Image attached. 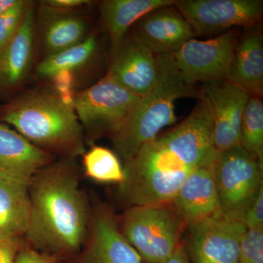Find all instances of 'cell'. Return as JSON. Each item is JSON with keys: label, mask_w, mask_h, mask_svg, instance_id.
<instances>
[{"label": "cell", "mask_w": 263, "mask_h": 263, "mask_svg": "<svg viewBox=\"0 0 263 263\" xmlns=\"http://www.w3.org/2000/svg\"><path fill=\"white\" fill-rule=\"evenodd\" d=\"M29 219L24 237L32 248L58 256L76 253L89 233V205L74 160H54L29 184Z\"/></svg>", "instance_id": "obj_1"}, {"label": "cell", "mask_w": 263, "mask_h": 263, "mask_svg": "<svg viewBox=\"0 0 263 263\" xmlns=\"http://www.w3.org/2000/svg\"><path fill=\"white\" fill-rule=\"evenodd\" d=\"M0 122L37 148L62 159L82 156L85 136L75 110L55 93L32 91L0 106Z\"/></svg>", "instance_id": "obj_2"}, {"label": "cell", "mask_w": 263, "mask_h": 263, "mask_svg": "<svg viewBox=\"0 0 263 263\" xmlns=\"http://www.w3.org/2000/svg\"><path fill=\"white\" fill-rule=\"evenodd\" d=\"M156 56L158 75L155 86L140 98L119 130L110 138L115 153L124 162L143 145L156 139L164 127L176 122V100L200 96V90L183 80L174 55Z\"/></svg>", "instance_id": "obj_3"}, {"label": "cell", "mask_w": 263, "mask_h": 263, "mask_svg": "<svg viewBox=\"0 0 263 263\" xmlns=\"http://www.w3.org/2000/svg\"><path fill=\"white\" fill-rule=\"evenodd\" d=\"M186 226L170 203L132 206L123 216V235L142 259L162 263L178 246Z\"/></svg>", "instance_id": "obj_4"}, {"label": "cell", "mask_w": 263, "mask_h": 263, "mask_svg": "<svg viewBox=\"0 0 263 263\" xmlns=\"http://www.w3.org/2000/svg\"><path fill=\"white\" fill-rule=\"evenodd\" d=\"M210 168L221 215L241 221L263 188L262 166L238 145L218 152Z\"/></svg>", "instance_id": "obj_5"}, {"label": "cell", "mask_w": 263, "mask_h": 263, "mask_svg": "<svg viewBox=\"0 0 263 263\" xmlns=\"http://www.w3.org/2000/svg\"><path fill=\"white\" fill-rule=\"evenodd\" d=\"M139 100V97L105 77L76 94L72 107L84 130L85 141L93 143L101 137H113Z\"/></svg>", "instance_id": "obj_6"}, {"label": "cell", "mask_w": 263, "mask_h": 263, "mask_svg": "<svg viewBox=\"0 0 263 263\" xmlns=\"http://www.w3.org/2000/svg\"><path fill=\"white\" fill-rule=\"evenodd\" d=\"M238 39L230 30L212 39L185 43L173 54L184 82L195 86L228 81Z\"/></svg>", "instance_id": "obj_7"}, {"label": "cell", "mask_w": 263, "mask_h": 263, "mask_svg": "<svg viewBox=\"0 0 263 263\" xmlns=\"http://www.w3.org/2000/svg\"><path fill=\"white\" fill-rule=\"evenodd\" d=\"M195 36L223 34L234 27L259 25L262 0H175Z\"/></svg>", "instance_id": "obj_8"}, {"label": "cell", "mask_w": 263, "mask_h": 263, "mask_svg": "<svg viewBox=\"0 0 263 263\" xmlns=\"http://www.w3.org/2000/svg\"><path fill=\"white\" fill-rule=\"evenodd\" d=\"M158 141L189 168L209 167L218 152L213 138V121L207 100L200 95L193 111Z\"/></svg>", "instance_id": "obj_9"}, {"label": "cell", "mask_w": 263, "mask_h": 263, "mask_svg": "<svg viewBox=\"0 0 263 263\" xmlns=\"http://www.w3.org/2000/svg\"><path fill=\"white\" fill-rule=\"evenodd\" d=\"M185 250L191 263H238L247 228L221 214L190 224Z\"/></svg>", "instance_id": "obj_10"}, {"label": "cell", "mask_w": 263, "mask_h": 263, "mask_svg": "<svg viewBox=\"0 0 263 263\" xmlns=\"http://www.w3.org/2000/svg\"><path fill=\"white\" fill-rule=\"evenodd\" d=\"M157 75V56L129 31L112 52L104 77L142 98L155 86Z\"/></svg>", "instance_id": "obj_11"}, {"label": "cell", "mask_w": 263, "mask_h": 263, "mask_svg": "<svg viewBox=\"0 0 263 263\" xmlns=\"http://www.w3.org/2000/svg\"><path fill=\"white\" fill-rule=\"evenodd\" d=\"M200 95L210 108L216 151L240 145V122L250 95L228 81L203 84Z\"/></svg>", "instance_id": "obj_12"}, {"label": "cell", "mask_w": 263, "mask_h": 263, "mask_svg": "<svg viewBox=\"0 0 263 263\" xmlns=\"http://www.w3.org/2000/svg\"><path fill=\"white\" fill-rule=\"evenodd\" d=\"M124 238L113 211L103 203L93 210L89 233L79 263H142Z\"/></svg>", "instance_id": "obj_13"}, {"label": "cell", "mask_w": 263, "mask_h": 263, "mask_svg": "<svg viewBox=\"0 0 263 263\" xmlns=\"http://www.w3.org/2000/svg\"><path fill=\"white\" fill-rule=\"evenodd\" d=\"M129 31L155 55L174 54L185 43L196 37L174 5L152 10Z\"/></svg>", "instance_id": "obj_14"}, {"label": "cell", "mask_w": 263, "mask_h": 263, "mask_svg": "<svg viewBox=\"0 0 263 263\" xmlns=\"http://www.w3.org/2000/svg\"><path fill=\"white\" fill-rule=\"evenodd\" d=\"M35 22L34 3L29 1L18 30L0 51V95L14 92L29 76L34 59Z\"/></svg>", "instance_id": "obj_15"}, {"label": "cell", "mask_w": 263, "mask_h": 263, "mask_svg": "<svg viewBox=\"0 0 263 263\" xmlns=\"http://www.w3.org/2000/svg\"><path fill=\"white\" fill-rule=\"evenodd\" d=\"M55 157L0 122V179L29 184L40 170Z\"/></svg>", "instance_id": "obj_16"}, {"label": "cell", "mask_w": 263, "mask_h": 263, "mask_svg": "<svg viewBox=\"0 0 263 263\" xmlns=\"http://www.w3.org/2000/svg\"><path fill=\"white\" fill-rule=\"evenodd\" d=\"M169 203L186 227L220 214L210 166L189 175Z\"/></svg>", "instance_id": "obj_17"}, {"label": "cell", "mask_w": 263, "mask_h": 263, "mask_svg": "<svg viewBox=\"0 0 263 263\" xmlns=\"http://www.w3.org/2000/svg\"><path fill=\"white\" fill-rule=\"evenodd\" d=\"M228 81L250 96H263V37L259 25L245 27L238 38Z\"/></svg>", "instance_id": "obj_18"}, {"label": "cell", "mask_w": 263, "mask_h": 263, "mask_svg": "<svg viewBox=\"0 0 263 263\" xmlns=\"http://www.w3.org/2000/svg\"><path fill=\"white\" fill-rule=\"evenodd\" d=\"M40 4L38 32L44 58L75 46L90 34L89 22L83 15L62 13Z\"/></svg>", "instance_id": "obj_19"}, {"label": "cell", "mask_w": 263, "mask_h": 263, "mask_svg": "<svg viewBox=\"0 0 263 263\" xmlns=\"http://www.w3.org/2000/svg\"><path fill=\"white\" fill-rule=\"evenodd\" d=\"M175 0H105L100 4V15L108 32L113 52L135 24L152 10L174 5Z\"/></svg>", "instance_id": "obj_20"}, {"label": "cell", "mask_w": 263, "mask_h": 263, "mask_svg": "<svg viewBox=\"0 0 263 263\" xmlns=\"http://www.w3.org/2000/svg\"><path fill=\"white\" fill-rule=\"evenodd\" d=\"M29 210V184L0 179V240L24 236Z\"/></svg>", "instance_id": "obj_21"}, {"label": "cell", "mask_w": 263, "mask_h": 263, "mask_svg": "<svg viewBox=\"0 0 263 263\" xmlns=\"http://www.w3.org/2000/svg\"><path fill=\"white\" fill-rule=\"evenodd\" d=\"M99 50L100 40L98 35L90 33L84 41L75 46L43 58L36 67L35 75L41 80H50L52 76L61 70H71L76 73V71L89 65L96 58Z\"/></svg>", "instance_id": "obj_22"}, {"label": "cell", "mask_w": 263, "mask_h": 263, "mask_svg": "<svg viewBox=\"0 0 263 263\" xmlns=\"http://www.w3.org/2000/svg\"><path fill=\"white\" fill-rule=\"evenodd\" d=\"M82 157L85 175L89 179L100 183L119 185L124 181V165L113 151L93 145Z\"/></svg>", "instance_id": "obj_23"}, {"label": "cell", "mask_w": 263, "mask_h": 263, "mask_svg": "<svg viewBox=\"0 0 263 263\" xmlns=\"http://www.w3.org/2000/svg\"><path fill=\"white\" fill-rule=\"evenodd\" d=\"M240 146L263 166V103L258 97L250 96L240 127Z\"/></svg>", "instance_id": "obj_24"}, {"label": "cell", "mask_w": 263, "mask_h": 263, "mask_svg": "<svg viewBox=\"0 0 263 263\" xmlns=\"http://www.w3.org/2000/svg\"><path fill=\"white\" fill-rule=\"evenodd\" d=\"M238 263H263V228L246 230L240 242Z\"/></svg>", "instance_id": "obj_25"}, {"label": "cell", "mask_w": 263, "mask_h": 263, "mask_svg": "<svg viewBox=\"0 0 263 263\" xmlns=\"http://www.w3.org/2000/svg\"><path fill=\"white\" fill-rule=\"evenodd\" d=\"M29 1L20 0L10 11L0 16V51L9 43L23 20Z\"/></svg>", "instance_id": "obj_26"}, {"label": "cell", "mask_w": 263, "mask_h": 263, "mask_svg": "<svg viewBox=\"0 0 263 263\" xmlns=\"http://www.w3.org/2000/svg\"><path fill=\"white\" fill-rule=\"evenodd\" d=\"M50 81L58 98L66 105L72 107L76 95L75 72L68 70H61L52 76Z\"/></svg>", "instance_id": "obj_27"}, {"label": "cell", "mask_w": 263, "mask_h": 263, "mask_svg": "<svg viewBox=\"0 0 263 263\" xmlns=\"http://www.w3.org/2000/svg\"><path fill=\"white\" fill-rule=\"evenodd\" d=\"M240 222L247 229L263 228V188L249 205Z\"/></svg>", "instance_id": "obj_28"}, {"label": "cell", "mask_w": 263, "mask_h": 263, "mask_svg": "<svg viewBox=\"0 0 263 263\" xmlns=\"http://www.w3.org/2000/svg\"><path fill=\"white\" fill-rule=\"evenodd\" d=\"M60 257L31 247H22L15 263H57Z\"/></svg>", "instance_id": "obj_29"}, {"label": "cell", "mask_w": 263, "mask_h": 263, "mask_svg": "<svg viewBox=\"0 0 263 263\" xmlns=\"http://www.w3.org/2000/svg\"><path fill=\"white\" fill-rule=\"evenodd\" d=\"M92 2L90 0H45L41 4L62 13H78V10L89 6Z\"/></svg>", "instance_id": "obj_30"}, {"label": "cell", "mask_w": 263, "mask_h": 263, "mask_svg": "<svg viewBox=\"0 0 263 263\" xmlns=\"http://www.w3.org/2000/svg\"><path fill=\"white\" fill-rule=\"evenodd\" d=\"M21 248L20 238L0 240V263H15Z\"/></svg>", "instance_id": "obj_31"}, {"label": "cell", "mask_w": 263, "mask_h": 263, "mask_svg": "<svg viewBox=\"0 0 263 263\" xmlns=\"http://www.w3.org/2000/svg\"><path fill=\"white\" fill-rule=\"evenodd\" d=\"M162 263H191V262L185 250L184 246L181 243L168 258L166 259Z\"/></svg>", "instance_id": "obj_32"}, {"label": "cell", "mask_w": 263, "mask_h": 263, "mask_svg": "<svg viewBox=\"0 0 263 263\" xmlns=\"http://www.w3.org/2000/svg\"><path fill=\"white\" fill-rule=\"evenodd\" d=\"M20 0H0V16L10 11Z\"/></svg>", "instance_id": "obj_33"}]
</instances>
